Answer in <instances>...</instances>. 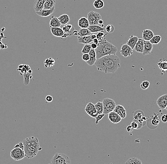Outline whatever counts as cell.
<instances>
[{
	"label": "cell",
	"mask_w": 167,
	"mask_h": 164,
	"mask_svg": "<svg viewBox=\"0 0 167 164\" xmlns=\"http://www.w3.org/2000/svg\"><path fill=\"white\" fill-rule=\"evenodd\" d=\"M150 82L148 81H144L142 82L140 84V87L142 90H146L150 86Z\"/></svg>",
	"instance_id": "41"
},
{
	"label": "cell",
	"mask_w": 167,
	"mask_h": 164,
	"mask_svg": "<svg viewBox=\"0 0 167 164\" xmlns=\"http://www.w3.org/2000/svg\"><path fill=\"white\" fill-rule=\"evenodd\" d=\"M158 106L160 109H165L167 105V94H163L158 98L156 101Z\"/></svg>",
	"instance_id": "10"
},
{
	"label": "cell",
	"mask_w": 167,
	"mask_h": 164,
	"mask_svg": "<svg viewBox=\"0 0 167 164\" xmlns=\"http://www.w3.org/2000/svg\"><path fill=\"white\" fill-rule=\"evenodd\" d=\"M84 111L89 116L92 118H96V117L98 114L96 111L94 104L91 102H89L86 105V107L84 108Z\"/></svg>",
	"instance_id": "8"
},
{
	"label": "cell",
	"mask_w": 167,
	"mask_h": 164,
	"mask_svg": "<svg viewBox=\"0 0 167 164\" xmlns=\"http://www.w3.org/2000/svg\"><path fill=\"white\" fill-rule=\"evenodd\" d=\"M61 25V23H60L59 19L55 16H52L51 17L50 21H49V26L50 27H60Z\"/></svg>",
	"instance_id": "24"
},
{
	"label": "cell",
	"mask_w": 167,
	"mask_h": 164,
	"mask_svg": "<svg viewBox=\"0 0 167 164\" xmlns=\"http://www.w3.org/2000/svg\"><path fill=\"white\" fill-rule=\"evenodd\" d=\"M46 0H35L34 3V9L35 11H39L43 9L44 5Z\"/></svg>",
	"instance_id": "20"
},
{
	"label": "cell",
	"mask_w": 167,
	"mask_h": 164,
	"mask_svg": "<svg viewBox=\"0 0 167 164\" xmlns=\"http://www.w3.org/2000/svg\"><path fill=\"white\" fill-rule=\"evenodd\" d=\"M138 39L139 38H138L137 36H135L133 35H132L130 37L129 39L127 41L126 44L130 46L132 49H134L136 43L138 41Z\"/></svg>",
	"instance_id": "25"
},
{
	"label": "cell",
	"mask_w": 167,
	"mask_h": 164,
	"mask_svg": "<svg viewBox=\"0 0 167 164\" xmlns=\"http://www.w3.org/2000/svg\"><path fill=\"white\" fill-rule=\"evenodd\" d=\"M152 124L154 126H157L159 125L160 123V118H159V114H154L152 115Z\"/></svg>",
	"instance_id": "35"
},
{
	"label": "cell",
	"mask_w": 167,
	"mask_h": 164,
	"mask_svg": "<svg viewBox=\"0 0 167 164\" xmlns=\"http://www.w3.org/2000/svg\"><path fill=\"white\" fill-rule=\"evenodd\" d=\"M89 31L92 33H98L101 31H104L105 30L104 28L101 27L100 26L98 25H89L88 28Z\"/></svg>",
	"instance_id": "27"
},
{
	"label": "cell",
	"mask_w": 167,
	"mask_h": 164,
	"mask_svg": "<svg viewBox=\"0 0 167 164\" xmlns=\"http://www.w3.org/2000/svg\"><path fill=\"white\" fill-rule=\"evenodd\" d=\"M105 114H98L97 116L96 117V122H95V123L96 124H98V122L99 121H101V120L102 119V118H104V116Z\"/></svg>",
	"instance_id": "44"
},
{
	"label": "cell",
	"mask_w": 167,
	"mask_h": 164,
	"mask_svg": "<svg viewBox=\"0 0 167 164\" xmlns=\"http://www.w3.org/2000/svg\"><path fill=\"white\" fill-rule=\"evenodd\" d=\"M73 34L74 36H78V31L75 30L73 31Z\"/></svg>",
	"instance_id": "53"
},
{
	"label": "cell",
	"mask_w": 167,
	"mask_h": 164,
	"mask_svg": "<svg viewBox=\"0 0 167 164\" xmlns=\"http://www.w3.org/2000/svg\"><path fill=\"white\" fill-rule=\"evenodd\" d=\"M89 55L88 54H84L82 56V59L85 62H87L89 60Z\"/></svg>",
	"instance_id": "45"
},
{
	"label": "cell",
	"mask_w": 167,
	"mask_h": 164,
	"mask_svg": "<svg viewBox=\"0 0 167 164\" xmlns=\"http://www.w3.org/2000/svg\"><path fill=\"white\" fill-rule=\"evenodd\" d=\"M104 1L102 0H96L93 3V6L96 9H100L104 7Z\"/></svg>",
	"instance_id": "37"
},
{
	"label": "cell",
	"mask_w": 167,
	"mask_h": 164,
	"mask_svg": "<svg viewBox=\"0 0 167 164\" xmlns=\"http://www.w3.org/2000/svg\"><path fill=\"white\" fill-rule=\"evenodd\" d=\"M104 106L103 114H107L110 112H113L116 106L115 101L109 98H105L102 102Z\"/></svg>",
	"instance_id": "5"
},
{
	"label": "cell",
	"mask_w": 167,
	"mask_h": 164,
	"mask_svg": "<svg viewBox=\"0 0 167 164\" xmlns=\"http://www.w3.org/2000/svg\"><path fill=\"white\" fill-rule=\"evenodd\" d=\"M161 120L163 123H167V114H164L161 116Z\"/></svg>",
	"instance_id": "46"
},
{
	"label": "cell",
	"mask_w": 167,
	"mask_h": 164,
	"mask_svg": "<svg viewBox=\"0 0 167 164\" xmlns=\"http://www.w3.org/2000/svg\"><path fill=\"white\" fill-rule=\"evenodd\" d=\"M144 41L142 39H139L134 48V50L138 53L142 54L144 48Z\"/></svg>",
	"instance_id": "18"
},
{
	"label": "cell",
	"mask_w": 167,
	"mask_h": 164,
	"mask_svg": "<svg viewBox=\"0 0 167 164\" xmlns=\"http://www.w3.org/2000/svg\"><path fill=\"white\" fill-rule=\"evenodd\" d=\"M51 31L52 35L57 37L62 38L64 35V33L62 28L60 27H51Z\"/></svg>",
	"instance_id": "17"
},
{
	"label": "cell",
	"mask_w": 167,
	"mask_h": 164,
	"mask_svg": "<svg viewBox=\"0 0 167 164\" xmlns=\"http://www.w3.org/2000/svg\"><path fill=\"white\" fill-rule=\"evenodd\" d=\"M118 49L116 46L104 39L99 41L97 48L95 49L96 59L110 55H116Z\"/></svg>",
	"instance_id": "3"
},
{
	"label": "cell",
	"mask_w": 167,
	"mask_h": 164,
	"mask_svg": "<svg viewBox=\"0 0 167 164\" xmlns=\"http://www.w3.org/2000/svg\"><path fill=\"white\" fill-rule=\"evenodd\" d=\"M105 30L108 33H112L114 31V27L112 24H108L105 27Z\"/></svg>",
	"instance_id": "42"
},
{
	"label": "cell",
	"mask_w": 167,
	"mask_h": 164,
	"mask_svg": "<svg viewBox=\"0 0 167 164\" xmlns=\"http://www.w3.org/2000/svg\"><path fill=\"white\" fill-rule=\"evenodd\" d=\"M120 53L122 56L126 58L132 55L133 54V49L128 45H127L126 44H123L121 47Z\"/></svg>",
	"instance_id": "9"
},
{
	"label": "cell",
	"mask_w": 167,
	"mask_h": 164,
	"mask_svg": "<svg viewBox=\"0 0 167 164\" xmlns=\"http://www.w3.org/2000/svg\"><path fill=\"white\" fill-rule=\"evenodd\" d=\"M165 109H166V110H167V106H166V108H165Z\"/></svg>",
	"instance_id": "56"
},
{
	"label": "cell",
	"mask_w": 167,
	"mask_h": 164,
	"mask_svg": "<svg viewBox=\"0 0 167 164\" xmlns=\"http://www.w3.org/2000/svg\"><path fill=\"white\" fill-rule=\"evenodd\" d=\"M51 164H71L69 157L63 153H56L51 160Z\"/></svg>",
	"instance_id": "4"
},
{
	"label": "cell",
	"mask_w": 167,
	"mask_h": 164,
	"mask_svg": "<svg viewBox=\"0 0 167 164\" xmlns=\"http://www.w3.org/2000/svg\"><path fill=\"white\" fill-rule=\"evenodd\" d=\"M146 120H147V118L143 116L142 117L141 119L138 120V122L139 123H140L142 124L143 123V122H144V121H146Z\"/></svg>",
	"instance_id": "49"
},
{
	"label": "cell",
	"mask_w": 167,
	"mask_h": 164,
	"mask_svg": "<svg viewBox=\"0 0 167 164\" xmlns=\"http://www.w3.org/2000/svg\"><path fill=\"white\" fill-rule=\"evenodd\" d=\"M139 122L138 121H136V120H134L132 122H131L130 125L132 126L134 129H138L140 128V127L139 126V124H138Z\"/></svg>",
	"instance_id": "43"
},
{
	"label": "cell",
	"mask_w": 167,
	"mask_h": 164,
	"mask_svg": "<svg viewBox=\"0 0 167 164\" xmlns=\"http://www.w3.org/2000/svg\"><path fill=\"white\" fill-rule=\"evenodd\" d=\"M157 65L162 72V74L167 72V59L165 58L160 59Z\"/></svg>",
	"instance_id": "19"
},
{
	"label": "cell",
	"mask_w": 167,
	"mask_h": 164,
	"mask_svg": "<svg viewBox=\"0 0 167 164\" xmlns=\"http://www.w3.org/2000/svg\"><path fill=\"white\" fill-rule=\"evenodd\" d=\"M143 116H144V114L143 112L140 110H138L134 112V118L135 120L138 121Z\"/></svg>",
	"instance_id": "38"
},
{
	"label": "cell",
	"mask_w": 167,
	"mask_h": 164,
	"mask_svg": "<svg viewBox=\"0 0 167 164\" xmlns=\"http://www.w3.org/2000/svg\"><path fill=\"white\" fill-rule=\"evenodd\" d=\"M64 33L69 35V37L73 35V31L75 30L74 27L71 24H67L64 26L62 28Z\"/></svg>",
	"instance_id": "22"
},
{
	"label": "cell",
	"mask_w": 167,
	"mask_h": 164,
	"mask_svg": "<svg viewBox=\"0 0 167 164\" xmlns=\"http://www.w3.org/2000/svg\"><path fill=\"white\" fill-rule=\"evenodd\" d=\"M90 36H91V38L92 40H94L96 38V35L94 33H92L91 35H90Z\"/></svg>",
	"instance_id": "52"
},
{
	"label": "cell",
	"mask_w": 167,
	"mask_h": 164,
	"mask_svg": "<svg viewBox=\"0 0 167 164\" xmlns=\"http://www.w3.org/2000/svg\"><path fill=\"white\" fill-rule=\"evenodd\" d=\"M93 43H94V44H96V45H97V46H98V45L99 44V41L96 38V39H95L93 40Z\"/></svg>",
	"instance_id": "51"
},
{
	"label": "cell",
	"mask_w": 167,
	"mask_h": 164,
	"mask_svg": "<svg viewBox=\"0 0 167 164\" xmlns=\"http://www.w3.org/2000/svg\"><path fill=\"white\" fill-rule=\"evenodd\" d=\"M87 19L88 21L89 25H98V21L102 19V17L99 13L91 11L87 14Z\"/></svg>",
	"instance_id": "7"
},
{
	"label": "cell",
	"mask_w": 167,
	"mask_h": 164,
	"mask_svg": "<svg viewBox=\"0 0 167 164\" xmlns=\"http://www.w3.org/2000/svg\"><path fill=\"white\" fill-rule=\"evenodd\" d=\"M89 60L88 61L86 62V63L90 66H92L94 65V63H96V61L97 60L96 59V51L94 49H91L90 52L89 53Z\"/></svg>",
	"instance_id": "16"
},
{
	"label": "cell",
	"mask_w": 167,
	"mask_h": 164,
	"mask_svg": "<svg viewBox=\"0 0 167 164\" xmlns=\"http://www.w3.org/2000/svg\"><path fill=\"white\" fill-rule=\"evenodd\" d=\"M60 23L61 24V25H65L68 24V23L70 21V18L69 16L67 14H64L60 16L59 18Z\"/></svg>",
	"instance_id": "29"
},
{
	"label": "cell",
	"mask_w": 167,
	"mask_h": 164,
	"mask_svg": "<svg viewBox=\"0 0 167 164\" xmlns=\"http://www.w3.org/2000/svg\"><path fill=\"white\" fill-rule=\"evenodd\" d=\"M77 41H78V42L79 43L83 44L84 45L89 44L93 42V40L92 39L90 36L82 37H78Z\"/></svg>",
	"instance_id": "23"
},
{
	"label": "cell",
	"mask_w": 167,
	"mask_h": 164,
	"mask_svg": "<svg viewBox=\"0 0 167 164\" xmlns=\"http://www.w3.org/2000/svg\"><path fill=\"white\" fill-rule=\"evenodd\" d=\"M55 60L52 58H47L44 61V66L45 67L48 68V67H51L53 66H54L55 64Z\"/></svg>",
	"instance_id": "32"
},
{
	"label": "cell",
	"mask_w": 167,
	"mask_h": 164,
	"mask_svg": "<svg viewBox=\"0 0 167 164\" xmlns=\"http://www.w3.org/2000/svg\"></svg>",
	"instance_id": "58"
},
{
	"label": "cell",
	"mask_w": 167,
	"mask_h": 164,
	"mask_svg": "<svg viewBox=\"0 0 167 164\" xmlns=\"http://www.w3.org/2000/svg\"><path fill=\"white\" fill-rule=\"evenodd\" d=\"M124 164H142V161L137 157H132L129 158Z\"/></svg>",
	"instance_id": "33"
},
{
	"label": "cell",
	"mask_w": 167,
	"mask_h": 164,
	"mask_svg": "<svg viewBox=\"0 0 167 164\" xmlns=\"http://www.w3.org/2000/svg\"><path fill=\"white\" fill-rule=\"evenodd\" d=\"M91 46L92 49H94V50H95V49L97 48V45H96V44L92 43L91 44Z\"/></svg>",
	"instance_id": "50"
},
{
	"label": "cell",
	"mask_w": 167,
	"mask_h": 164,
	"mask_svg": "<svg viewBox=\"0 0 167 164\" xmlns=\"http://www.w3.org/2000/svg\"><path fill=\"white\" fill-rule=\"evenodd\" d=\"M91 49V46L90 44H86L83 46V49H82L81 53L83 54H88Z\"/></svg>",
	"instance_id": "39"
},
{
	"label": "cell",
	"mask_w": 167,
	"mask_h": 164,
	"mask_svg": "<svg viewBox=\"0 0 167 164\" xmlns=\"http://www.w3.org/2000/svg\"><path fill=\"white\" fill-rule=\"evenodd\" d=\"M153 49V45L149 41H144V48L142 54L143 55H147L150 54Z\"/></svg>",
	"instance_id": "13"
},
{
	"label": "cell",
	"mask_w": 167,
	"mask_h": 164,
	"mask_svg": "<svg viewBox=\"0 0 167 164\" xmlns=\"http://www.w3.org/2000/svg\"><path fill=\"white\" fill-rule=\"evenodd\" d=\"M94 106L96 108V111L98 114H103L104 112V106L102 104V102H98L96 104H94Z\"/></svg>",
	"instance_id": "34"
},
{
	"label": "cell",
	"mask_w": 167,
	"mask_h": 164,
	"mask_svg": "<svg viewBox=\"0 0 167 164\" xmlns=\"http://www.w3.org/2000/svg\"><path fill=\"white\" fill-rule=\"evenodd\" d=\"M78 25L79 28L88 29L89 26V21L86 17H81L78 21Z\"/></svg>",
	"instance_id": "21"
},
{
	"label": "cell",
	"mask_w": 167,
	"mask_h": 164,
	"mask_svg": "<svg viewBox=\"0 0 167 164\" xmlns=\"http://www.w3.org/2000/svg\"><path fill=\"white\" fill-rule=\"evenodd\" d=\"M45 99H46V101L47 102H52V101H53V97H52V96L49 95V96H46Z\"/></svg>",
	"instance_id": "47"
},
{
	"label": "cell",
	"mask_w": 167,
	"mask_h": 164,
	"mask_svg": "<svg viewBox=\"0 0 167 164\" xmlns=\"http://www.w3.org/2000/svg\"><path fill=\"white\" fill-rule=\"evenodd\" d=\"M94 65L99 71L114 74L120 67V59L116 55H107L97 59Z\"/></svg>",
	"instance_id": "1"
},
{
	"label": "cell",
	"mask_w": 167,
	"mask_h": 164,
	"mask_svg": "<svg viewBox=\"0 0 167 164\" xmlns=\"http://www.w3.org/2000/svg\"><path fill=\"white\" fill-rule=\"evenodd\" d=\"M103 23H104V21H102V19H101V20H99V21H98L99 24H101V25H102V24H103Z\"/></svg>",
	"instance_id": "54"
},
{
	"label": "cell",
	"mask_w": 167,
	"mask_h": 164,
	"mask_svg": "<svg viewBox=\"0 0 167 164\" xmlns=\"http://www.w3.org/2000/svg\"><path fill=\"white\" fill-rule=\"evenodd\" d=\"M1 46H0V50H1Z\"/></svg>",
	"instance_id": "57"
},
{
	"label": "cell",
	"mask_w": 167,
	"mask_h": 164,
	"mask_svg": "<svg viewBox=\"0 0 167 164\" xmlns=\"http://www.w3.org/2000/svg\"><path fill=\"white\" fill-rule=\"evenodd\" d=\"M55 11V7L51 10H44L42 9L39 11H36V13L38 15L42 17H47L53 14Z\"/></svg>",
	"instance_id": "14"
},
{
	"label": "cell",
	"mask_w": 167,
	"mask_h": 164,
	"mask_svg": "<svg viewBox=\"0 0 167 164\" xmlns=\"http://www.w3.org/2000/svg\"><path fill=\"white\" fill-rule=\"evenodd\" d=\"M25 157L32 159L36 156L39 151L43 148L40 147L38 138L34 137H27L23 140Z\"/></svg>",
	"instance_id": "2"
},
{
	"label": "cell",
	"mask_w": 167,
	"mask_h": 164,
	"mask_svg": "<svg viewBox=\"0 0 167 164\" xmlns=\"http://www.w3.org/2000/svg\"><path fill=\"white\" fill-rule=\"evenodd\" d=\"M92 33L89 31L88 29H79L78 31V37H82L87 36H90L91 35Z\"/></svg>",
	"instance_id": "31"
},
{
	"label": "cell",
	"mask_w": 167,
	"mask_h": 164,
	"mask_svg": "<svg viewBox=\"0 0 167 164\" xmlns=\"http://www.w3.org/2000/svg\"><path fill=\"white\" fill-rule=\"evenodd\" d=\"M11 157L15 161H19L25 157L24 150L19 147H14L10 153Z\"/></svg>",
	"instance_id": "6"
},
{
	"label": "cell",
	"mask_w": 167,
	"mask_h": 164,
	"mask_svg": "<svg viewBox=\"0 0 167 164\" xmlns=\"http://www.w3.org/2000/svg\"><path fill=\"white\" fill-rule=\"evenodd\" d=\"M31 69L30 66L27 65L21 64L18 66V68L17 70L20 72L21 75H23L24 73H26Z\"/></svg>",
	"instance_id": "30"
},
{
	"label": "cell",
	"mask_w": 167,
	"mask_h": 164,
	"mask_svg": "<svg viewBox=\"0 0 167 164\" xmlns=\"http://www.w3.org/2000/svg\"><path fill=\"white\" fill-rule=\"evenodd\" d=\"M101 27H102V28H104V24H102V25H101Z\"/></svg>",
	"instance_id": "55"
},
{
	"label": "cell",
	"mask_w": 167,
	"mask_h": 164,
	"mask_svg": "<svg viewBox=\"0 0 167 164\" xmlns=\"http://www.w3.org/2000/svg\"><path fill=\"white\" fill-rule=\"evenodd\" d=\"M126 129L127 131L128 132H131L134 130V129H133V128L131 125H128V126L127 127Z\"/></svg>",
	"instance_id": "48"
},
{
	"label": "cell",
	"mask_w": 167,
	"mask_h": 164,
	"mask_svg": "<svg viewBox=\"0 0 167 164\" xmlns=\"http://www.w3.org/2000/svg\"><path fill=\"white\" fill-rule=\"evenodd\" d=\"M55 0H46L44 5V10H51L55 7Z\"/></svg>",
	"instance_id": "26"
},
{
	"label": "cell",
	"mask_w": 167,
	"mask_h": 164,
	"mask_svg": "<svg viewBox=\"0 0 167 164\" xmlns=\"http://www.w3.org/2000/svg\"><path fill=\"white\" fill-rule=\"evenodd\" d=\"M108 117L110 121L114 124L118 123L122 120L121 117L114 111L108 114Z\"/></svg>",
	"instance_id": "11"
},
{
	"label": "cell",
	"mask_w": 167,
	"mask_h": 164,
	"mask_svg": "<svg viewBox=\"0 0 167 164\" xmlns=\"http://www.w3.org/2000/svg\"><path fill=\"white\" fill-rule=\"evenodd\" d=\"M32 70L31 69L27 73L23 74L24 78V84L26 86H28L30 82V79L32 78Z\"/></svg>",
	"instance_id": "28"
},
{
	"label": "cell",
	"mask_w": 167,
	"mask_h": 164,
	"mask_svg": "<svg viewBox=\"0 0 167 164\" xmlns=\"http://www.w3.org/2000/svg\"><path fill=\"white\" fill-rule=\"evenodd\" d=\"M114 112L118 114L122 119H125L127 116L126 111L122 105H117L115 107Z\"/></svg>",
	"instance_id": "12"
},
{
	"label": "cell",
	"mask_w": 167,
	"mask_h": 164,
	"mask_svg": "<svg viewBox=\"0 0 167 164\" xmlns=\"http://www.w3.org/2000/svg\"><path fill=\"white\" fill-rule=\"evenodd\" d=\"M142 39L145 41H150L154 36L152 30L145 29L142 31Z\"/></svg>",
	"instance_id": "15"
},
{
	"label": "cell",
	"mask_w": 167,
	"mask_h": 164,
	"mask_svg": "<svg viewBox=\"0 0 167 164\" xmlns=\"http://www.w3.org/2000/svg\"><path fill=\"white\" fill-rule=\"evenodd\" d=\"M161 40H162V37L160 36V35H156V36H154L153 38H152L149 41L152 45L153 44L157 45L160 42Z\"/></svg>",
	"instance_id": "36"
},
{
	"label": "cell",
	"mask_w": 167,
	"mask_h": 164,
	"mask_svg": "<svg viewBox=\"0 0 167 164\" xmlns=\"http://www.w3.org/2000/svg\"><path fill=\"white\" fill-rule=\"evenodd\" d=\"M108 34V33H104V31H101L98 32L96 34V39H98L99 41H102L103 39H105V36Z\"/></svg>",
	"instance_id": "40"
}]
</instances>
